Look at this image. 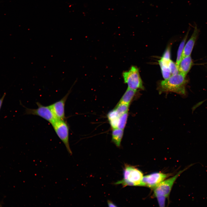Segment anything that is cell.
Here are the masks:
<instances>
[{
    "label": "cell",
    "mask_w": 207,
    "mask_h": 207,
    "mask_svg": "<svg viewBox=\"0 0 207 207\" xmlns=\"http://www.w3.org/2000/svg\"><path fill=\"white\" fill-rule=\"evenodd\" d=\"M123 133L124 130L118 128L113 129L112 141L118 147L120 146Z\"/></svg>",
    "instance_id": "cell-12"
},
{
    "label": "cell",
    "mask_w": 207,
    "mask_h": 207,
    "mask_svg": "<svg viewBox=\"0 0 207 207\" xmlns=\"http://www.w3.org/2000/svg\"><path fill=\"white\" fill-rule=\"evenodd\" d=\"M6 94L5 93L3 96L0 98V110L2 106L4 99L5 96Z\"/></svg>",
    "instance_id": "cell-21"
},
{
    "label": "cell",
    "mask_w": 207,
    "mask_h": 207,
    "mask_svg": "<svg viewBox=\"0 0 207 207\" xmlns=\"http://www.w3.org/2000/svg\"><path fill=\"white\" fill-rule=\"evenodd\" d=\"M72 88L60 100L49 105L55 116L57 119L66 120L65 107L66 101Z\"/></svg>",
    "instance_id": "cell-8"
},
{
    "label": "cell",
    "mask_w": 207,
    "mask_h": 207,
    "mask_svg": "<svg viewBox=\"0 0 207 207\" xmlns=\"http://www.w3.org/2000/svg\"><path fill=\"white\" fill-rule=\"evenodd\" d=\"M169 66L171 75L177 74L179 73L178 67L176 63L171 60L169 62Z\"/></svg>",
    "instance_id": "cell-17"
},
{
    "label": "cell",
    "mask_w": 207,
    "mask_h": 207,
    "mask_svg": "<svg viewBox=\"0 0 207 207\" xmlns=\"http://www.w3.org/2000/svg\"><path fill=\"white\" fill-rule=\"evenodd\" d=\"M192 61L190 55L183 57L179 65V73L186 76L190 70L192 65Z\"/></svg>",
    "instance_id": "cell-10"
},
{
    "label": "cell",
    "mask_w": 207,
    "mask_h": 207,
    "mask_svg": "<svg viewBox=\"0 0 207 207\" xmlns=\"http://www.w3.org/2000/svg\"><path fill=\"white\" fill-rule=\"evenodd\" d=\"M51 125L57 136L65 145L68 153L72 155L69 143V126L66 120L57 119Z\"/></svg>",
    "instance_id": "cell-5"
},
{
    "label": "cell",
    "mask_w": 207,
    "mask_h": 207,
    "mask_svg": "<svg viewBox=\"0 0 207 207\" xmlns=\"http://www.w3.org/2000/svg\"><path fill=\"white\" fill-rule=\"evenodd\" d=\"M37 109L26 108L25 114L39 116L49 122L51 124L57 119L49 106H45L39 102H37Z\"/></svg>",
    "instance_id": "cell-6"
},
{
    "label": "cell",
    "mask_w": 207,
    "mask_h": 207,
    "mask_svg": "<svg viewBox=\"0 0 207 207\" xmlns=\"http://www.w3.org/2000/svg\"><path fill=\"white\" fill-rule=\"evenodd\" d=\"M137 91L128 88L119 102L130 105L136 97Z\"/></svg>",
    "instance_id": "cell-11"
},
{
    "label": "cell",
    "mask_w": 207,
    "mask_h": 207,
    "mask_svg": "<svg viewBox=\"0 0 207 207\" xmlns=\"http://www.w3.org/2000/svg\"><path fill=\"white\" fill-rule=\"evenodd\" d=\"M129 105L118 102L114 108L120 116L128 112Z\"/></svg>",
    "instance_id": "cell-15"
},
{
    "label": "cell",
    "mask_w": 207,
    "mask_h": 207,
    "mask_svg": "<svg viewBox=\"0 0 207 207\" xmlns=\"http://www.w3.org/2000/svg\"><path fill=\"white\" fill-rule=\"evenodd\" d=\"M199 33V30L197 25H195L191 37L185 45L183 51L182 58L185 56L190 55Z\"/></svg>",
    "instance_id": "cell-9"
},
{
    "label": "cell",
    "mask_w": 207,
    "mask_h": 207,
    "mask_svg": "<svg viewBox=\"0 0 207 207\" xmlns=\"http://www.w3.org/2000/svg\"><path fill=\"white\" fill-rule=\"evenodd\" d=\"M107 203L108 206L109 207H116L117 206L114 203L112 202L110 200H108L107 201Z\"/></svg>",
    "instance_id": "cell-20"
},
{
    "label": "cell",
    "mask_w": 207,
    "mask_h": 207,
    "mask_svg": "<svg viewBox=\"0 0 207 207\" xmlns=\"http://www.w3.org/2000/svg\"><path fill=\"white\" fill-rule=\"evenodd\" d=\"M169 62L166 61L161 58L158 61L164 79L169 78L171 75L169 66Z\"/></svg>",
    "instance_id": "cell-13"
},
{
    "label": "cell",
    "mask_w": 207,
    "mask_h": 207,
    "mask_svg": "<svg viewBox=\"0 0 207 207\" xmlns=\"http://www.w3.org/2000/svg\"><path fill=\"white\" fill-rule=\"evenodd\" d=\"M128 112L120 115L118 118L117 128L124 130L126 124Z\"/></svg>",
    "instance_id": "cell-16"
},
{
    "label": "cell",
    "mask_w": 207,
    "mask_h": 207,
    "mask_svg": "<svg viewBox=\"0 0 207 207\" xmlns=\"http://www.w3.org/2000/svg\"><path fill=\"white\" fill-rule=\"evenodd\" d=\"M107 116L108 119L110 121L118 118L120 116L114 109L108 113Z\"/></svg>",
    "instance_id": "cell-18"
},
{
    "label": "cell",
    "mask_w": 207,
    "mask_h": 207,
    "mask_svg": "<svg viewBox=\"0 0 207 207\" xmlns=\"http://www.w3.org/2000/svg\"><path fill=\"white\" fill-rule=\"evenodd\" d=\"M161 58L167 62H169L170 61V48H168L166 49Z\"/></svg>",
    "instance_id": "cell-19"
},
{
    "label": "cell",
    "mask_w": 207,
    "mask_h": 207,
    "mask_svg": "<svg viewBox=\"0 0 207 207\" xmlns=\"http://www.w3.org/2000/svg\"><path fill=\"white\" fill-rule=\"evenodd\" d=\"M190 27L187 31L185 35L183 38V40L180 43L177 52V57L176 64L178 67L179 66V63L182 58L183 51L185 43L187 39L188 35L190 30Z\"/></svg>",
    "instance_id": "cell-14"
},
{
    "label": "cell",
    "mask_w": 207,
    "mask_h": 207,
    "mask_svg": "<svg viewBox=\"0 0 207 207\" xmlns=\"http://www.w3.org/2000/svg\"><path fill=\"white\" fill-rule=\"evenodd\" d=\"M194 164H190L172 177L164 180L154 189V195L157 198L160 206H164L166 199L169 198L172 186L178 177L183 172Z\"/></svg>",
    "instance_id": "cell-2"
},
{
    "label": "cell",
    "mask_w": 207,
    "mask_h": 207,
    "mask_svg": "<svg viewBox=\"0 0 207 207\" xmlns=\"http://www.w3.org/2000/svg\"><path fill=\"white\" fill-rule=\"evenodd\" d=\"M123 179L114 183L121 185L123 187L127 186H140L143 177L142 172L136 166L124 164Z\"/></svg>",
    "instance_id": "cell-3"
},
{
    "label": "cell",
    "mask_w": 207,
    "mask_h": 207,
    "mask_svg": "<svg viewBox=\"0 0 207 207\" xmlns=\"http://www.w3.org/2000/svg\"><path fill=\"white\" fill-rule=\"evenodd\" d=\"M161 172L153 173L143 176L140 186L154 189L161 182L171 175Z\"/></svg>",
    "instance_id": "cell-7"
},
{
    "label": "cell",
    "mask_w": 207,
    "mask_h": 207,
    "mask_svg": "<svg viewBox=\"0 0 207 207\" xmlns=\"http://www.w3.org/2000/svg\"><path fill=\"white\" fill-rule=\"evenodd\" d=\"M185 77L186 76L179 73L161 81L158 87L159 93L172 92L182 95H185L187 83Z\"/></svg>",
    "instance_id": "cell-1"
},
{
    "label": "cell",
    "mask_w": 207,
    "mask_h": 207,
    "mask_svg": "<svg viewBox=\"0 0 207 207\" xmlns=\"http://www.w3.org/2000/svg\"><path fill=\"white\" fill-rule=\"evenodd\" d=\"M122 75L124 82L127 84L128 88L137 91L144 89L143 82L137 67L131 66L129 70L124 72Z\"/></svg>",
    "instance_id": "cell-4"
}]
</instances>
